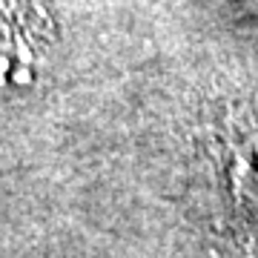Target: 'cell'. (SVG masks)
<instances>
[{"label": "cell", "instance_id": "6da1fadb", "mask_svg": "<svg viewBox=\"0 0 258 258\" xmlns=\"http://www.w3.org/2000/svg\"><path fill=\"white\" fill-rule=\"evenodd\" d=\"M230 181L238 195L258 201V115L235 132L230 144Z\"/></svg>", "mask_w": 258, "mask_h": 258}]
</instances>
